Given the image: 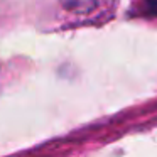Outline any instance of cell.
<instances>
[{
  "instance_id": "obj_1",
  "label": "cell",
  "mask_w": 157,
  "mask_h": 157,
  "mask_svg": "<svg viewBox=\"0 0 157 157\" xmlns=\"http://www.w3.org/2000/svg\"><path fill=\"white\" fill-rule=\"evenodd\" d=\"M149 5H150V9H154L157 12V0H149Z\"/></svg>"
}]
</instances>
